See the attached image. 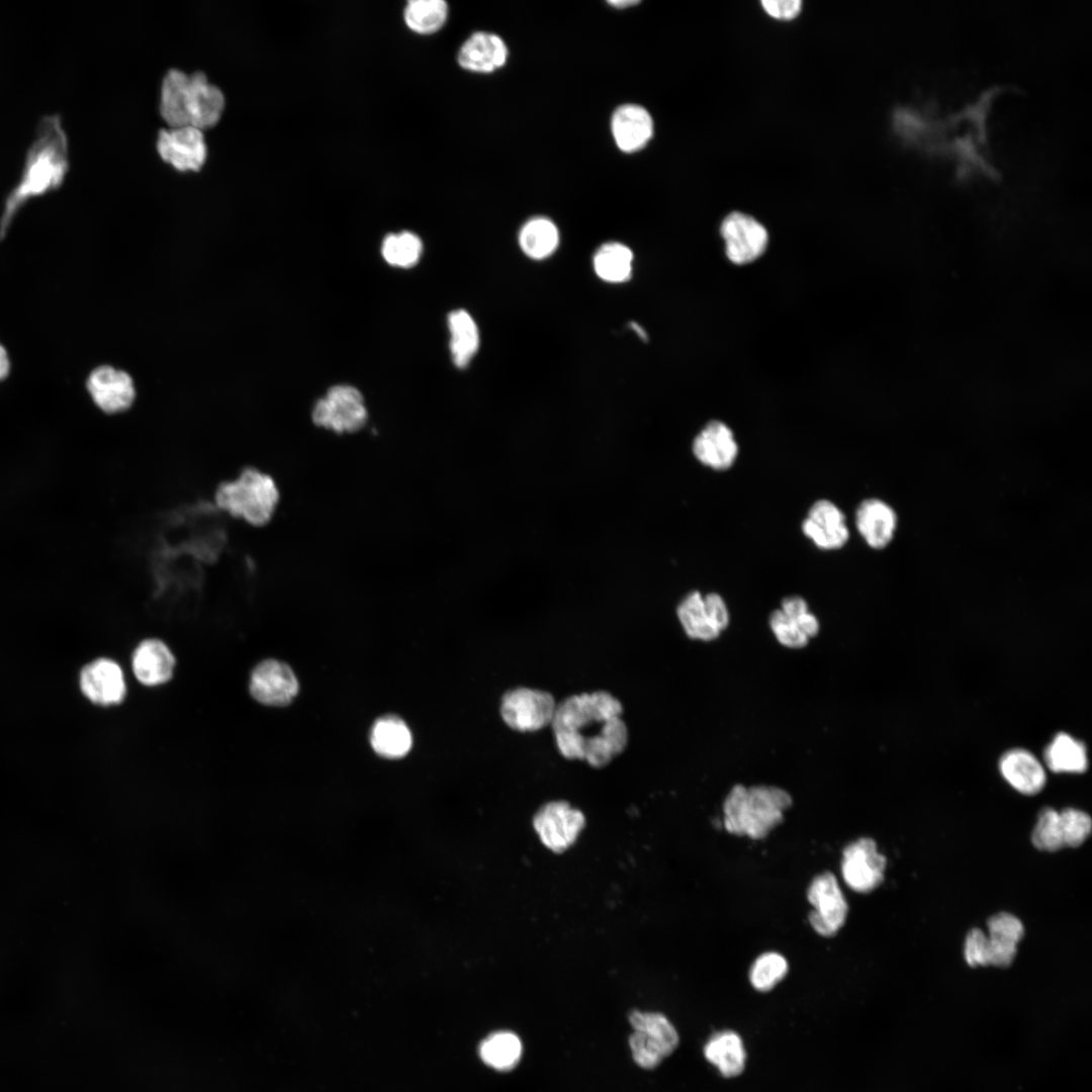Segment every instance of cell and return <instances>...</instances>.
<instances>
[{"instance_id":"obj_1","label":"cell","mask_w":1092,"mask_h":1092,"mask_svg":"<svg viewBox=\"0 0 1092 1092\" xmlns=\"http://www.w3.org/2000/svg\"><path fill=\"white\" fill-rule=\"evenodd\" d=\"M622 712L621 702L605 691L566 698L557 704L551 723L559 752L565 758L605 766L628 742Z\"/></svg>"},{"instance_id":"obj_2","label":"cell","mask_w":1092,"mask_h":1092,"mask_svg":"<svg viewBox=\"0 0 1092 1092\" xmlns=\"http://www.w3.org/2000/svg\"><path fill=\"white\" fill-rule=\"evenodd\" d=\"M69 171V142L58 113L38 121L27 149L16 185L4 200L0 214V237L4 236L16 213L30 199L61 187Z\"/></svg>"},{"instance_id":"obj_3","label":"cell","mask_w":1092,"mask_h":1092,"mask_svg":"<svg viewBox=\"0 0 1092 1092\" xmlns=\"http://www.w3.org/2000/svg\"><path fill=\"white\" fill-rule=\"evenodd\" d=\"M791 804V796L783 789L736 785L723 804L724 827L732 834L761 839L783 821L784 811Z\"/></svg>"},{"instance_id":"obj_4","label":"cell","mask_w":1092,"mask_h":1092,"mask_svg":"<svg viewBox=\"0 0 1092 1092\" xmlns=\"http://www.w3.org/2000/svg\"><path fill=\"white\" fill-rule=\"evenodd\" d=\"M279 498L273 477L254 467L245 468L235 479L221 482L214 493L219 510L257 527L270 522Z\"/></svg>"},{"instance_id":"obj_5","label":"cell","mask_w":1092,"mask_h":1092,"mask_svg":"<svg viewBox=\"0 0 1092 1092\" xmlns=\"http://www.w3.org/2000/svg\"><path fill=\"white\" fill-rule=\"evenodd\" d=\"M988 935L980 928L969 931L964 954L970 967H1009L1024 934L1022 922L1013 914L1000 912L987 921Z\"/></svg>"},{"instance_id":"obj_6","label":"cell","mask_w":1092,"mask_h":1092,"mask_svg":"<svg viewBox=\"0 0 1092 1092\" xmlns=\"http://www.w3.org/2000/svg\"><path fill=\"white\" fill-rule=\"evenodd\" d=\"M629 1022L634 1028L629 1045L634 1061L641 1068H655L678 1044L675 1028L661 1013L633 1010Z\"/></svg>"},{"instance_id":"obj_7","label":"cell","mask_w":1092,"mask_h":1092,"mask_svg":"<svg viewBox=\"0 0 1092 1092\" xmlns=\"http://www.w3.org/2000/svg\"><path fill=\"white\" fill-rule=\"evenodd\" d=\"M313 423L338 434L354 433L367 421L361 392L350 385H336L320 398L312 410Z\"/></svg>"},{"instance_id":"obj_8","label":"cell","mask_w":1092,"mask_h":1092,"mask_svg":"<svg viewBox=\"0 0 1092 1092\" xmlns=\"http://www.w3.org/2000/svg\"><path fill=\"white\" fill-rule=\"evenodd\" d=\"M556 707L555 699L548 692L517 688L503 697L500 715L510 728L531 732L551 725Z\"/></svg>"},{"instance_id":"obj_9","label":"cell","mask_w":1092,"mask_h":1092,"mask_svg":"<svg viewBox=\"0 0 1092 1092\" xmlns=\"http://www.w3.org/2000/svg\"><path fill=\"white\" fill-rule=\"evenodd\" d=\"M676 614L686 634L703 641L716 639L729 624L726 603L716 593H690L679 603Z\"/></svg>"},{"instance_id":"obj_10","label":"cell","mask_w":1092,"mask_h":1092,"mask_svg":"<svg viewBox=\"0 0 1092 1092\" xmlns=\"http://www.w3.org/2000/svg\"><path fill=\"white\" fill-rule=\"evenodd\" d=\"M583 813L565 801L543 805L533 818V827L542 844L553 852L568 849L584 827Z\"/></svg>"},{"instance_id":"obj_11","label":"cell","mask_w":1092,"mask_h":1092,"mask_svg":"<svg viewBox=\"0 0 1092 1092\" xmlns=\"http://www.w3.org/2000/svg\"><path fill=\"white\" fill-rule=\"evenodd\" d=\"M808 901L814 907L809 921L822 936H832L844 924L848 906L835 876L825 872L817 876L809 886Z\"/></svg>"},{"instance_id":"obj_12","label":"cell","mask_w":1092,"mask_h":1092,"mask_svg":"<svg viewBox=\"0 0 1092 1092\" xmlns=\"http://www.w3.org/2000/svg\"><path fill=\"white\" fill-rule=\"evenodd\" d=\"M725 242L727 258L734 264H748L760 257L768 243L763 224L753 216L733 211L725 216L720 226Z\"/></svg>"},{"instance_id":"obj_13","label":"cell","mask_w":1092,"mask_h":1092,"mask_svg":"<svg viewBox=\"0 0 1092 1092\" xmlns=\"http://www.w3.org/2000/svg\"><path fill=\"white\" fill-rule=\"evenodd\" d=\"M886 863V857L878 852L874 839L858 838L843 849V880L855 892H871L883 882Z\"/></svg>"},{"instance_id":"obj_14","label":"cell","mask_w":1092,"mask_h":1092,"mask_svg":"<svg viewBox=\"0 0 1092 1092\" xmlns=\"http://www.w3.org/2000/svg\"><path fill=\"white\" fill-rule=\"evenodd\" d=\"M157 150L165 162L179 171H198L207 156L202 130L191 125L161 129Z\"/></svg>"},{"instance_id":"obj_15","label":"cell","mask_w":1092,"mask_h":1092,"mask_svg":"<svg viewBox=\"0 0 1092 1092\" xmlns=\"http://www.w3.org/2000/svg\"><path fill=\"white\" fill-rule=\"evenodd\" d=\"M249 688L251 696L260 704L280 707L296 697L299 685L289 665L266 659L253 669Z\"/></svg>"},{"instance_id":"obj_16","label":"cell","mask_w":1092,"mask_h":1092,"mask_svg":"<svg viewBox=\"0 0 1092 1092\" xmlns=\"http://www.w3.org/2000/svg\"><path fill=\"white\" fill-rule=\"evenodd\" d=\"M80 689L92 703L112 706L123 701L126 686L121 667L112 659L98 658L80 672Z\"/></svg>"},{"instance_id":"obj_17","label":"cell","mask_w":1092,"mask_h":1092,"mask_svg":"<svg viewBox=\"0 0 1092 1092\" xmlns=\"http://www.w3.org/2000/svg\"><path fill=\"white\" fill-rule=\"evenodd\" d=\"M87 389L94 403L106 414L128 410L135 398L131 377L126 372L107 365L100 366L90 373Z\"/></svg>"},{"instance_id":"obj_18","label":"cell","mask_w":1092,"mask_h":1092,"mask_svg":"<svg viewBox=\"0 0 1092 1092\" xmlns=\"http://www.w3.org/2000/svg\"><path fill=\"white\" fill-rule=\"evenodd\" d=\"M802 531L818 548L839 549L846 544L849 531L842 511L831 500L818 499L802 522Z\"/></svg>"},{"instance_id":"obj_19","label":"cell","mask_w":1092,"mask_h":1092,"mask_svg":"<svg viewBox=\"0 0 1092 1092\" xmlns=\"http://www.w3.org/2000/svg\"><path fill=\"white\" fill-rule=\"evenodd\" d=\"M224 107L220 89L208 82L203 73L188 77L185 93V112L188 125L199 129L213 126L219 120Z\"/></svg>"},{"instance_id":"obj_20","label":"cell","mask_w":1092,"mask_h":1092,"mask_svg":"<svg viewBox=\"0 0 1092 1092\" xmlns=\"http://www.w3.org/2000/svg\"><path fill=\"white\" fill-rule=\"evenodd\" d=\"M695 457L715 470L729 469L738 455V445L731 429L720 421L709 422L695 437Z\"/></svg>"},{"instance_id":"obj_21","label":"cell","mask_w":1092,"mask_h":1092,"mask_svg":"<svg viewBox=\"0 0 1092 1092\" xmlns=\"http://www.w3.org/2000/svg\"><path fill=\"white\" fill-rule=\"evenodd\" d=\"M998 767L1002 778L1023 795H1035L1045 786V768L1027 749L1017 747L1005 751L999 759Z\"/></svg>"},{"instance_id":"obj_22","label":"cell","mask_w":1092,"mask_h":1092,"mask_svg":"<svg viewBox=\"0 0 1092 1092\" xmlns=\"http://www.w3.org/2000/svg\"><path fill=\"white\" fill-rule=\"evenodd\" d=\"M653 129V119L641 105H621L612 115L611 131L622 152L633 153L641 150L651 140Z\"/></svg>"},{"instance_id":"obj_23","label":"cell","mask_w":1092,"mask_h":1092,"mask_svg":"<svg viewBox=\"0 0 1092 1092\" xmlns=\"http://www.w3.org/2000/svg\"><path fill=\"white\" fill-rule=\"evenodd\" d=\"M132 671L136 679L147 687L167 682L173 674L175 657L161 640L151 638L142 641L131 657Z\"/></svg>"},{"instance_id":"obj_24","label":"cell","mask_w":1092,"mask_h":1092,"mask_svg":"<svg viewBox=\"0 0 1092 1092\" xmlns=\"http://www.w3.org/2000/svg\"><path fill=\"white\" fill-rule=\"evenodd\" d=\"M509 51L500 36L491 32L478 31L470 35L461 46L457 60L460 67L477 73H489L503 67Z\"/></svg>"},{"instance_id":"obj_25","label":"cell","mask_w":1092,"mask_h":1092,"mask_svg":"<svg viewBox=\"0 0 1092 1092\" xmlns=\"http://www.w3.org/2000/svg\"><path fill=\"white\" fill-rule=\"evenodd\" d=\"M855 526L870 547L882 549L893 539L897 516L885 502L869 498L861 502L856 510Z\"/></svg>"},{"instance_id":"obj_26","label":"cell","mask_w":1092,"mask_h":1092,"mask_svg":"<svg viewBox=\"0 0 1092 1092\" xmlns=\"http://www.w3.org/2000/svg\"><path fill=\"white\" fill-rule=\"evenodd\" d=\"M1045 766L1056 774H1082L1088 767L1084 742L1066 732L1057 733L1043 751Z\"/></svg>"},{"instance_id":"obj_27","label":"cell","mask_w":1092,"mask_h":1092,"mask_svg":"<svg viewBox=\"0 0 1092 1092\" xmlns=\"http://www.w3.org/2000/svg\"><path fill=\"white\" fill-rule=\"evenodd\" d=\"M370 742L377 754L394 759L410 751L413 738L408 727L400 718L387 715L373 724Z\"/></svg>"},{"instance_id":"obj_28","label":"cell","mask_w":1092,"mask_h":1092,"mask_svg":"<svg viewBox=\"0 0 1092 1092\" xmlns=\"http://www.w3.org/2000/svg\"><path fill=\"white\" fill-rule=\"evenodd\" d=\"M704 1054L724 1077H735L744 1069L746 1055L743 1042L733 1031L715 1033L706 1043Z\"/></svg>"},{"instance_id":"obj_29","label":"cell","mask_w":1092,"mask_h":1092,"mask_svg":"<svg viewBox=\"0 0 1092 1092\" xmlns=\"http://www.w3.org/2000/svg\"><path fill=\"white\" fill-rule=\"evenodd\" d=\"M450 331V351L454 364L465 368L476 354L479 347V333L472 316L464 309H456L448 314Z\"/></svg>"},{"instance_id":"obj_30","label":"cell","mask_w":1092,"mask_h":1092,"mask_svg":"<svg viewBox=\"0 0 1092 1092\" xmlns=\"http://www.w3.org/2000/svg\"><path fill=\"white\" fill-rule=\"evenodd\" d=\"M768 622L777 640L790 648L806 646L819 631L818 619L809 611L792 617L779 609L770 614Z\"/></svg>"},{"instance_id":"obj_31","label":"cell","mask_w":1092,"mask_h":1092,"mask_svg":"<svg viewBox=\"0 0 1092 1092\" xmlns=\"http://www.w3.org/2000/svg\"><path fill=\"white\" fill-rule=\"evenodd\" d=\"M558 244V229L547 217L537 216L529 219L519 233L520 248L531 259L541 260L549 257L555 252Z\"/></svg>"},{"instance_id":"obj_32","label":"cell","mask_w":1092,"mask_h":1092,"mask_svg":"<svg viewBox=\"0 0 1092 1092\" xmlns=\"http://www.w3.org/2000/svg\"><path fill=\"white\" fill-rule=\"evenodd\" d=\"M633 252L624 244L611 242L602 245L593 260L599 278L610 283H622L630 279L633 269Z\"/></svg>"},{"instance_id":"obj_33","label":"cell","mask_w":1092,"mask_h":1092,"mask_svg":"<svg viewBox=\"0 0 1092 1092\" xmlns=\"http://www.w3.org/2000/svg\"><path fill=\"white\" fill-rule=\"evenodd\" d=\"M188 77L189 75L183 71L171 69L163 79L160 111L170 127L188 125L185 112V93Z\"/></svg>"},{"instance_id":"obj_34","label":"cell","mask_w":1092,"mask_h":1092,"mask_svg":"<svg viewBox=\"0 0 1092 1092\" xmlns=\"http://www.w3.org/2000/svg\"><path fill=\"white\" fill-rule=\"evenodd\" d=\"M522 1054L520 1038L510 1031H498L486 1037L479 1046L482 1061L499 1071L513 1069Z\"/></svg>"},{"instance_id":"obj_35","label":"cell","mask_w":1092,"mask_h":1092,"mask_svg":"<svg viewBox=\"0 0 1092 1092\" xmlns=\"http://www.w3.org/2000/svg\"><path fill=\"white\" fill-rule=\"evenodd\" d=\"M448 14L444 0H411L404 8L406 25L418 33H432L440 29Z\"/></svg>"},{"instance_id":"obj_36","label":"cell","mask_w":1092,"mask_h":1092,"mask_svg":"<svg viewBox=\"0 0 1092 1092\" xmlns=\"http://www.w3.org/2000/svg\"><path fill=\"white\" fill-rule=\"evenodd\" d=\"M423 244L421 239L411 232H400L387 235L381 246L384 260L396 267L408 268L415 266L422 255Z\"/></svg>"},{"instance_id":"obj_37","label":"cell","mask_w":1092,"mask_h":1092,"mask_svg":"<svg viewBox=\"0 0 1092 1092\" xmlns=\"http://www.w3.org/2000/svg\"><path fill=\"white\" fill-rule=\"evenodd\" d=\"M1031 842L1039 850L1057 851L1065 847L1060 813L1054 808H1043L1031 833Z\"/></svg>"},{"instance_id":"obj_38","label":"cell","mask_w":1092,"mask_h":1092,"mask_svg":"<svg viewBox=\"0 0 1092 1092\" xmlns=\"http://www.w3.org/2000/svg\"><path fill=\"white\" fill-rule=\"evenodd\" d=\"M788 963L778 952H765L759 956L753 963L749 979L751 985L758 991L766 992L772 989L787 974Z\"/></svg>"},{"instance_id":"obj_39","label":"cell","mask_w":1092,"mask_h":1092,"mask_svg":"<svg viewBox=\"0 0 1092 1092\" xmlns=\"http://www.w3.org/2000/svg\"><path fill=\"white\" fill-rule=\"evenodd\" d=\"M1060 812L1065 847H1078L1089 837L1091 817L1084 811L1065 808Z\"/></svg>"},{"instance_id":"obj_40","label":"cell","mask_w":1092,"mask_h":1092,"mask_svg":"<svg viewBox=\"0 0 1092 1092\" xmlns=\"http://www.w3.org/2000/svg\"><path fill=\"white\" fill-rule=\"evenodd\" d=\"M760 4L770 17L791 20L799 15L803 3L801 0H762Z\"/></svg>"},{"instance_id":"obj_41","label":"cell","mask_w":1092,"mask_h":1092,"mask_svg":"<svg viewBox=\"0 0 1092 1092\" xmlns=\"http://www.w3.org/2000/svg\"><path fill=\"white\" fill-rule=\"evenodd\" d=\"M9 369H10V362H9L7 351L0 344V380L6 378V376L9 373Z\"/></svg>"},{"instance_id":"obj_42","label":"cell","mask_w":1092,"mask_h":1092,"mask_svg":"<svg viewBox=\"0 0 1092 1092\" xmlns=\"http://www.w3.org/2000/svg\"><path fill=\"white\" fill-rule=\"evenodd\" d=\"M609 4L616 7V8H626V7L638 4V1H633V0H631V1H629V0L619 1V0H616V1H609Z\"/></svg>"},{"instance_id":"obj_43","label":"cell","mask_w":1092,"mask_h":1092,"mask_svg":"<svg viewBox=\"0 0 1092 1092\" xmlns=\"http://www.w3.org/2000/svg\"><path fill=\"white\" fill-rule=\"evenodd\" d=\"M632 328L641 339H646L645 332L638 325L633 323Z\"/></svg>"}]
</instances>
